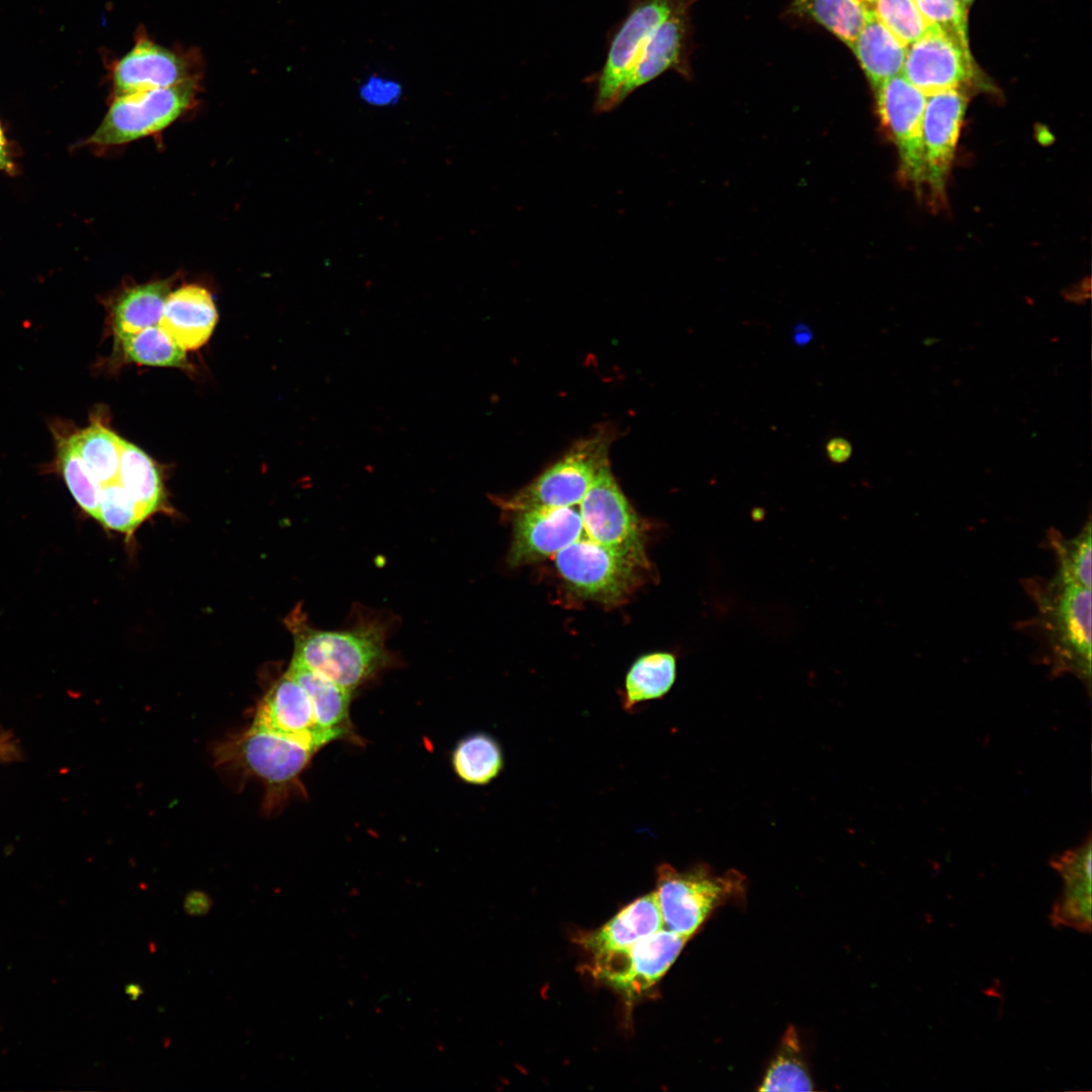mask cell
<instances>
[{
	"label": "cell",
	"mask_w": 1092,
	"mask_h": 1092,
	"mask_svg": "<svg viewBox=\"0 0 1092 1092\" xmlns=\"http://www.w3.org/2000/svg\"><path fill=\"white\" fill-rule=\"evenodd\" d=\"M690 938L666 928L627 950L595 959V976L632 996L654 985L669 969Z\"/></svg>",
	"instance_id": "7c38bea8"
},
{
	"label": "cell",
	"mask_w": 1092,
	"mask_h": 1092,
	"mask_svg": "<svg viewBox=\"0 0 1092 1092\" xmlns=\"http://www.w3.org/2000/svg\"><path fill=\"white\" fill-rule=\"evenodd\" d=\"M827 457L834 463H843L848 460L852 453L851 444L842 437L830 439L826 444Z\"/></svg>",
	"instance_id": "f35d334b"
},
{
	"label": "cell",
	"mask_w": 1092,
	"mask_h": 1092,
	"mask_svg": "<svg viewBox=\"0 0 1092 1092\" xmlns=\"http://www.w3.org/2000/svg\"><path fill=\"white\" fill-rule=\"evenodd\" d=\"M851 50L875 91L901 74L907 53V47L889 31L872 9Z\"/></svg>",
	"instance_id": "7402d4cb"
},
{
	"label": "cell",
	"mask_w": 1092,
	"mask_h": 1092,
	"mask_svg": "<svg viewBox=\"0 0 1092 1092\" xmlns=\"http://www.w3.org/2000/svg\"><path fill=\"white\" fill-rule=\"evenodd\" d=\"M286 672L306 691L318 725L334 740H356L350 718L352 693L294 660Z\"/></svg>",
	"instance_id": "44dd1931"
},
{
	"label": "cell",
	"mask_w": 1092,
	"mask_h": 1092,
	"mask_svg": "<svg viewBox=\"0 0 1092 1092\" xmlns=\"http://www.w3.org/2000/svg\"><path fill=\"white\" fill-rule=\"evenodd\" d=\"M688 10L672 13L651 35L623 89V101L669 69L686 72L682 59L688 38Z\"/></svg>",
	"instance_id": "ffe728a7"
},
{
	"label": "cell",
	"mask_w": 1092,
	"mask_h": 1092,
	"mask_svg": "<svg viewBox=\"0 0 1092 1092\" xmlns=\"http://www.w3.org/2000/svg\"><path fill=\"white\" fill-rule=\"evenodd\" d=\"M23 758L21 747L10 730L0 729V764Z\"/></svg>",
	"instance_id": "8d00e7d4"
},
{
	"label": "cell",
	"mask_w": 1092,
	"mask_h": 1092,
	"mask_svg": "<svg viewBox=\"0 0 1092 1092\" xmlns=\"http://www.w3.org/2000/svg\"><path fill=\"white\" fill-rule=\"evenodd\" d=\"M1091 520L1072 538H1065L1056 529L1048 533V542L1054 551L1058 569L1053 576L1064 583L1091 589Z\"/></svg>",
	"instance_id": "f546056e"
},
{
	"label": "cell",
	"mask_w": 1092,
	"mask_h": 1092,
	"mask_svg": "<svg viewBox=\"0 0 1092 1092\" xmlns=\"http://www.w3.org/2000/svg\"><path fill=\"white\" fill-rule=\"evenodd\" d=\"M68 438L101 486L117 480L122 440L119 436L94 422Z\"/></svg>",
	"instance_id": "484cf974"
},
{
	"label": "cell",
	"mask_w": 1092,
	"mask_h": 1092,
	"mask_svg": "<svg viewBox=\"0 0 1092 1092\" xmlns=\"http://www.w3.org/2000/svg\"><path fill=\"white\" fill-rule=\"evenodd\" d=\"M402 94V86L396 79L380 73L366 76L358 86L360 100L376 108L395 106Z\"/></svg>",
	"instance_id": "d590c367"
},
{
	"label": "cell",
	"mask_w": 1092,
	"mask_h": 1092,
	"mask_svg": "<svg viewBox=\"0 0 1092 1092\" xmlns=\"http://www.w3.org/2000/svg\"><path fill=\"white\" fill-rule=\"evenodd\" d=\"M217 318L209 291L200 285L187 284L169 293L160 325L187 351L198 349L208 341Z\"/></svg>",
	"instance_id": "ac0fdd59"
},
{
	"label": "cell",
	"mask_w": 1092,
	"mask_h": 1092,
	"mask_svg": "<svg viewBox=\"0 0 1092 1092\" xmlns=\"http://www.w3.org/2000/svg\"><path fill=\"white\" fill-rule=\"evenodd\" d=\"M116 340L129 362L158 367L188 366L186 350L160 324Z\"/></svg>",
	"instance_id": "f1b7e54d"
},
{
	"label": "cell",
	"mask_w": 1092,
	"mask_h": 1092,
	"mask_svg": "<svg viewBox=\"0 0 1092 1092\" xmlns=\"http://www.w3.org/2000/svg\"><path fill=\"white\" fill-rule=\"evenodd\" d=\"M173 279H161L123 289L111 305V324L116 339L160 324Z\"/></svg>",
	"instance_id": "603a6c76"
},
{
	"label": "cell",
	"mask_w": 1092,
	"mask_h": 1092,
	"mask_svg": "<svg viewBox=\"0 0 1092 1092\" xmlns=\"http://www.w3.org/2000/svg\"><path fill=\"white\" fill-rule=\"evenodd\" d=\"M125 992L131 1000H136L142 995L143 989L140 985L129 984L126 986Z\"/></svg>",
	"instance_id": "b9f144b4"
},
{
	"label": "cell",
	"mask_w": 1092,
	"mask_h": 1092,
	"mask_svg": "<svg viewBox=\"0 0 1092 1092\" xmlns=\"http://www.w3.org/2000/svg\"><path fill=\"white\" fill-rule=\"evenodd\" d=\"M795 12L808 16L852 48L870 10L859 0H793Z\"/></svg>",
	"instance_id": "4316f807"
},
{
	"label": "cell",
	"mask_w": 1092,
	"mask_h": 1092,
	"mask_svg": "<svg viewBox=\"0 0 1092 1092\" xmlns=\"http://www.w3.org/2000/svg\"><path fill=\"white\" fill-rule=\"evenodd\" d=\"M452 764L456 775L465 783L485 785L500 772L503 752L491 736L475 733L457 743L452 753Z\"/></svg>",
	"instance_id": "83f0119b"
},
{
	"label": "cell",
	"mask_w": 1092,
	"mask_h": 1092,
	"mask_svg": "<svg viewBox=\"0 0 1092 1092\" xmlns=\"http://www.w3.org/2000/svg\"><path fill=\"white\" fill-rule=\"evenodd\" d=\"M252 726L314 751L334 741L318 725L306 691L287 672L275 681L258 705Z\"/></svg>",
	"instance_id": "4fadbf2b"
},
{
	"label": "cell",
	"mask_w": 1092,
	"mask_h": 1092,
	"mask_svg": "<svg viewBox=\"0 0 1092 1092\" xmlns=\"http://www.w3.org/2000/svg\"><path fill=\"white\" fill-rule=\"evenodd\" d=\"M555 565L576 594L605 605H615L630 594L642 569L593 539L581 537L555 554Z\"/></svg>",
	"instance_id": "9c48e42d"
},
{
	"label": "cell",
	"mask_w": 1092,
	"mask_h": 1092,
	"mask_svg": "<svg viewBox=\"0 0 1092 1092\" xmlns=\"http://www.w3.org/2000/svg\"><path fill=\"white\" fill-rule=\"evenodd\" d=\"M614 435L600 429L575 443L566 454L526 486L497 500L508 511L573 507L579 504L599 471L609 463Z\"/></svg>",
	"instance_id": "277c9868"
},
{
	"label": "cell",
	"mask_w": 1092,
	"mask_h": 1092,
	"mask_svg": "<svg viewBox=\"0 0 1092 1092\" xmlns=\"http://www.w3.org/2000/svg\"><path fill=\"white\" fill-rule=\"evenodd\" d=\"M147 518L143 508L118 480L101 486L97 521L105 528L130 534Z\"/></svg>",
	"instance_id": "d6a6232c"
},
{
	"label": "cell",
	"mask_w": 1092,
	"mask_h": 1092,
	"mask_svg": "<svg viewBox=\"0 0 1092 1092\" xmlns=\"http://www.w3.org/2000/svg\"><path fill=\"white\" fill-rule=\"evenodd\" d=\"M13 170H14V166L12 164V161L10 160L9 153H8V150H7L6 139H5L3 129H2L1 124H0V171H5V172L9 173V172H12Z\"/></svg>",
	"instance_id": "ab89813d"
},
{
	"label": "cell",
	"mask_w": 1092,
	"mask_h": 1092,
	"mask_svg": "<svg viewBox=\"0 0 1092 1092\" xmlns=\"http://www.w3.org/2000/svg\"><path fill=\"white\" fill-rule=\"evenodd\" d=\"M663 927L656 894L651 892L627 905L601 928L581 935L579 942L599 959L627 950Z\"/></svg>",
	"instance_id": "e0dca14e"
},
{
	"label": "cell",
	"mask_w": 1092,
	"mask_h": 1092,
	"mask_svg": "<svg viewBox=\"0 0 1092 1092\" xmlns=\"http://www.w3.org/2000/svg\"><path fill=\"white\" fill-rule=\"evenodd\" d=\"M580 517L590 539L646 569L644 527L617 483L609 463L580 502Z\"/></svg>",
	"instance_id": "ba28073f"
},
{
	"label": "cell",
	"mask_w": 1092,
	"mask_h": 1092,
	"mask_svg": "<svg viewBox=\"0 0 1092 1092\" xmlns=\"http://www.w3.org/2000/svg\"><path fill=\"white\" fill-rule=\"evenodd\" d=\"M58 463L75 502L87 515L97 520L101 484L91 475L69 438H59Z\"/></svg>",
	"instance_id": "1f68e13d"
},
{
	"label": "cell",
	"mask_w": 1092,
	"mask_h": 1092,
	"mask_svg": "<svg viewBox=\"0 0 1092 1092\" xmlns=\"http://www.w3.org/2000/svg\"><path fill=\"white\" fill-rule=\"evenodd\" d=\"M929 25L969 46L967 6L959 0H913Z\"/></svg>",
	"instance_id": "e575fe53"
},
{
	"label": "cell",
	"mask_w": 1092,
	"mask_h": 1092,
	"mask_svg": "<svg viewBox=\"0 0 1092 1092\" xmlns=\"http://www.w3.org/2000/svg\"><path fill=\"white\" fill-rule=\"evenodd\" d=\"M199 79L185 55L140 34L113 66V97L175 86Z\"/></svg>",
	"instance_id": "5bb4252c"
},
{
	"label": "cell",
	"mask_w": 1092,
	"mask_h": 1092,
	"mask_svg": "<svg viewBox=\"0 0 1092 1092\" xmlns=\"http://www.w3.org/2000/svg\"><path fill=\"white\" fill-rule=\"evenodd\" d=\"M959 1H960V2H962V3H963V4L965 5V6H967V7H968V6L970 5V4H972V2H973L974 0H959Z\"/></svg>",
	"instance_id": "ee69618b"
},
{
	"label": "cell",
	"mask_w": 1092,
	"mask_h": 1092,
	"mask_svg": "<svg viewBox=\"0 0 1092 1092\" xmlns=\"http://www.w3.org/2000/svg\"><path fill=\"white\" fill-rule=\"evenodd\" d=\"M509 563L519 566L555 555L581 537L582 520L573 507L516 512Z\"/></svg>",
	"instance_id": "2e32d148"
},
{
	"label": "cell",
	"mask_w": 1092,
	"mask_h": 1092,
	"mask_svg": "<svg viewBox=\"0 0 1092 1092\" xmlns=\"http://www.w3.org/2000/svg\"><path fill=\"white\" fill-rule=\"evenodd\" d=\"M872 7L876 17L907 48L930 26L913 0H875Z\"/></svg>",
	"instance_id": "836d02e7"
},
{
	"label": "cell",
	"mask_w": 1092,
	"mask_h": 1092,
	"mask_svg": "<svg viewBox=\"0 0 1092 1092\" xmlns=\"http://www.w3.org/2000/svg\"><path fill=\"white\" fill-rule=\"evenodd\" d=\"M967 104L968 97L961 89L926 96L922 116L925 183L935 195H943Z\"/></svg>",
	"instance_id": "9a60e30c"
},
{
	"label": "cell",
	"mask_w": 1092,
	"mask_h": 1092,
	"mask_svg": "<svg viewBox=\"0 0 1092 1092\" xmlns=\"http://www.w3.org/2000/svg\"><path fill=\"white\" fill-rule=\"evenodd\" d=\"M117 480L148 517L163 507L164 484L157 465L145 451L123 439Z\"/></svg>",
	"instance_id": "cb8c5ba5"
},
{
	"label": "cell",
	"mask_w": 1092,
	"mask_h": 1092,
	"mask_svg": "<svg viewBox=\"0 0 1092 1092\" xmlns=\"http://www.w3.org/2000/svg\"><path fill=\"white\" fill-rule=\"evenodd\" d=\"M287 623L294 640L292 660L352 694L391 662L386 628L379 621L360 622L345 630H320L309 626L298 611Z\"/></svg>",
	"instance_id": "6da1fadb"
},
{
	"label": "cell",
	"mask_w": 1092,
	"mask_h": 1092,
	"mask_svg": "<svg viewBox=\"0 0 1092 1092\" xmlns=\"http://www.w3.org/2000/svg\"><path fill=\"white\" fill-rule=\"evenodd\" d=\"M760 1091H811L812 1081L803 1061L794 1028H790L771 1062Z\"/></svg>",
	"instance_id": "4dcf8cb0"
},
{
	"label": "cell",
	"mask_w": 1092,
	"mask_h": 1092,
	"mask_svg": "<svg viewBox=\"0 0 1092 1092\" xmlns=\"http://www.w3.org/2000/svg\"><path fill=\"white\" fill-rule=\"evenodd\" d=\"M1025 589L1036 607L1052 672L1070 673L1091 687V589L1052 577L1028 579Z\"/></svg>",
	"instance_id": "7a4b0ae2"
},
{
	"label": "cell",
	"mask_w": 1092,
	"mask_h": 1092,
	"mask_svg": "<svg viewBox=\"0 0 1092 1092\" xmlns=\"http://www.w3.org/2000/svg\"><path fill=\"white\" fill-rule=\"evenodd\" d=\"M736 873L716 876L705 870L677 872L669 864L657 869L656 890L664 928L689 938L711 912L743 890Z\"/></svg>",
	"instance_id": "52a82bcc"
},
{
	"label": "cell",
	"mask_w": 1092,
	"mask_h": 1092,
	"mask_svg": "<svg viewBox=\"0 0 1092 1092\" xmlns=\"http://www.w3.org/2000/svg\"><path fill=\"white\" fill-rule=\"evenodd\" d=\"M901 74L927 96L971 84L976 70L969 46L930 25L907 48Z\"/></svg>",
	"instance_id": "8fae6325"
},
{
	"label": "cell",
	"mask_w": 1092,
	"mask_h": 1092,
	"mask_svg": "<svg viewBox=\"0 0 1092 1092\" xmlns=\"http://www.w3.org/2000/svg\"><path fill=\"white\" fill-rule=\"evenodd\" d=\"M676 661L668 652H653L639 657L625 679L623 706L632 710L637 704L663 697L672 687Z\"/></svg>",
	"instance_id": "d4e9b609"
},
{
	"label": "cell",
	"mask_w": 1092,
	"mask_h": 1092,
	"mask_svg": "<svg viewBox=\"0 0 1092 1092\" xmlns=\"http://www.w3.org/2000/svg\"><path fill=\"white\" fill-rule=\"evenodd\" d=\"M314 751L287 738L251 726L214 749L215 762L243 777H256L266 787L267 800L280 803L300 793V776Z\"/></svg>",
	"instance_id": "3957f363"
},
{
	"label": "cell",
	"mask_w": 1092,
	"mask_h": 1092,
	"mask_svg": "<svg viewBox=\"0 0 1092 1092\" xmlns=\"http://www.w3.org/2000/svg\"><path fill=\"white\" fill-rule=\"evenodd\" d=\"M1064 880L1063 893L1052 920L1059 926L1089 931L1091 924V841L1066 851L1053 861Z\"/></svg>",
	"instance_id": "d6986e66"
},
{
	"label": "cell",
	"mask_w": 1092,
	"mask_h": 1092,
	"mask_svg": "<svg viewBox=\"0 0 1092 1092\" xmlns=\"http://www.w3.org/2000/svg\"><path fill=\"white\" fill-rule=\"evenodd\" d=\"M882 124L894 141L904 177L916 187L925 183L922 116L926 95L899 74L876 91Z\"/></svg>",
	"instance_id": "30bf717a"
},
{
	"label": "cell",
	"mask_w": 1092,
	"mask_h": 1092,
	"mask_svg": "<svg viewBox=\"0 0 1092 1092\" xmlns=\"http://www.w3.org/2000/svg\"><path fill=\"white\" fill-rule=\"evenodd\" d=\"M211 908L210 898L201 891L190 892L184 901V909L191 916L205 915Z\"/></svg>",
	"instance_id": "74e56055"
},
{
	"label": "cell",
	"mask_w": 1092,
	"mask_h": 1092,
	"mask_svg": "<svg viewBox=\"0 0 1092 1092\" xmlns=\"http://www.w3.org/2000/svg\"><path fill=\"white\" fill-rule=\"evenodd\" d=\"M794 339L799 345H804L810 341L811 332L807 327L801 325L795 330Z\"/></svg>",
	"instance_id": "60d3db41"
},
{
	"label": "cell",
	"mask_w": 1092,
	"mask_h": 1092,
	"mask_svg": "<svg viewBox=\"0 0 1092 1092\" xmlns=\"http://www.w3.org/2000/svg\"><path fill=\"white\" fill-rule=\"evenodd\" d=\"M694 0H630L616 30L606 62L598 75L594 110L610 111L623 102L622 92L643 48L672 13L689 9Z\"/></svg>",
	"instance_id": "8992f818"
},
{
	"label": "cell",
	"mask_w": 1092,
	"mask_h": 1092,
	"mask_svg": "<svg viewBox=\"0 0 1092 1092\" xmlns=\"http://www.w3.org/2000/svg\"><path fill=\"white\" fill-rule=\"evenodd\" d=\"M859 1H861L862 3L868 5L869 7H871L873 5V3L875 2V0H859Z\"/></svg>",
	"instance_id": "7bdbcfd3"
},
{
	"label": "cell",
	"mask_w": 1092,
	"mask_h": 1092,
	"mask_svg": "<svg viewBox=\"0 0 1092 1092\" xmlns=\"http://www.w3.org/2000/svg\"><path fill=\"white\" fill-rule=\"evenodd\" d=\"M198 82L114 97L87 144L120 146L161 132L194 106Z\"/></svg>",
	"instance_id": "5b68a950"
}]
</instances>
